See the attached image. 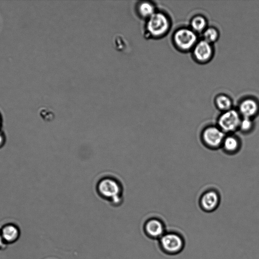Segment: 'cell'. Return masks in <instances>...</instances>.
<instances>
[{"mask_svg": "<svg viewBox=\"0 0 259 259\" xmlns=\"http://www.w3.org/2000/svg\"><path fill=\"white\" fill-rule=\"evenodd\" d=\"M95 190L100 198L113 206H118L122 202V183L113 175L105 174L101 176L96 183Z\"/></svg>", "mask_w": 259, "mask_h": 259, "instance_id": "1", "label": "cell"}, {"mask_svg": "<svg viewBox=\"0 0 259 259\" xmlns=\"http://www.w3.org/2000/svg\"><path fill=\"white\" fill-rule=\"evenodd\" d=\"M171 22L167 14L157 10L146 20L144 34L147 38L158 39L164 36L169 31Z\"/></svg>", "mask_w": 259, "mask_h": 259, "instance_id": "2", "label": "cell"}, {"mask_svg": "<svg viewBox=\"0 0 259 259\" xmlns=\"http://www.w3.org/2000/svg\"><path fill=\"white\" fill-rule=\"evenodd\" d=\"M198 41L197 34L190 28H180L175 31L172 36L174 46L181 52L192 51Z\"/></svg>", "mask_w": 259, "mask_h": 259, "instance_id": "3", "label": "cell"}, {"mask_svg": "<svg viewBox=\"0 0 259 259\" xmlns=\"http://www.w3.org/2000/svg\"><path fill=\"white\" fill-rule=\"evenodd\" d=\"M226 134L216 125H208L202 130L200 138L202 144L210 150L221 148Z\"/></svg>", "mask_w": 259, "mask_h": 259, "instance_id": "4", "label": "cell"}, {"mask_svg": "<svg viewBox=\"0 0 259 259\" xmlns=\"http://www.w3.org/2000/svg\"><path fill=\"white\" fill-rule=\"evenodd\" d=\"M242 117L237 109H231L221 112L216 125L226 134H235L238 131Z\"/></svg>", "mask_w": 259, "mask_h": 259, "instance_id": "5", "label": "cell"}, {"mask_svg": "<svg viewBox=\"0 0 259 259\" xmlns=\"http://www.w3.org/2000/svg\"><path fill=\"white\" fill-rule=\"evenodd\" d=\"M159 243L164 252L172 255L180 253L185 246L182 236L174 231L165 233L159 238Z\"/></svg>", "mask_w": 259, "mask_h": 259, "instance_id": "6", "label": "cell"}, {"mask_svg": "<svg viewBox=\"0 0 259 259\" xmlns=\"http://www.w3.org/2000/svg\"><path fill=\"white\" fill-rule=\"evenodd\" d=\"M221 196L219 192L214 189H208L203 192L199 199L201 209L206 212H211L219 207Z\"/></svg>", "mask_w": 259, "mask_h": 259, "instance_id": "7", "label": "cell"}, {"mask_svg": "<svg viewBox=\"0 0 259 259\" xmlns=\"http://www.w3.org/2000/svg\"><path fill=\"white\" fill-rule=\"evenodd\" d=\"M192 51L194 60L201 64L206 63L210 61L214 54L212 45L202 39L197 41Z\"/></svg>", "mask_w": 259, "mask_h": 259, "instance_id": "8", "label": "cell"}, {"mask_svg": "<svg viewBox=\"0 0 259 259\" xmlns=\"http://www.w3.org/2000/svg\"><path fill=\"white\" fill-rule=\"evenodd\" d=\"M237 110L242 117L254 119L259 114V103L253 98H244L240 102Z\"/></svg>", "mask_w": 259, "mask_h": 259, "instance_id": "9", "label": "cell"}, {"mask_svg": "<svg viewBox=\"0 0 259 259\" xmlns=\"http://www.w3.org/2000/svg\"><path fill=\"white\" fill-rule=\"evenodd\" d=\"M242 142L240 138L235 134L226 135L222 143L221 149L226 154L234 155L241 149Z\"/></svg>", "mask_w": 259, "mask_h": 259, "instance_id": "10", "label": "cell"}, {"mask_svg": "<svg viewBox=\"0 0 259 259\" xmlns=\"http://www.w3.org/2000/svg\"><path fill=\"white\" fill-rule=\"evenodd\" d=\"M147 234L153 238H160L165 233V226L161 220L157 218L148 220L145 225Z\"/></svg>", "mask_w": 259, "mask_h": 259, "instance_id": "11", "label": "cell"}, {"mask_svg": "<svg viewBox=\"0 0 259 259\" xmlns=\"http://www.w3.org/2000/svg\"><path fill=\"white\" fill-rule=\"evenodd\" d=\"M135 8L137 16L145 20L157 10L155 5L148 1L138 2L135 5Z\"/></svg>", "mask_w": 259, "mask_h": 259, "instance_id": "12", "label": "cell"}, {"mask_svg": "<svg viewBox=\"0 0 259 259\" xmlns=\"http://www.w3.org/2000/svg\"><path fill=\"white\" fill-rule=\"evenodd\" d=\"M214 105L216 108L221 112L232 109L233 102L228 95L221 94L218 95L214 98Z\"/></svg>", "mask_w": 259, "mask_h": 259, "instance_id": "13", "label": "cell"}, {"mask_svg": "<svg viewBox=\"0 0 259 259\" xmlns=\"http://www.w3.org/2000/svg\"><path fill=\"white\" fill-rule=\"evenodd\" d=\"M190 26V28L197 34L202 33L207 27V21L203 15H197L191 19Z\"/></svg>", "mask_w": 259, "mask_h": 259, "instance_id": "14", "label": "cell"}, {"mask_svg": "<svg viewBox=\"0 0 259 259\" xmlns=\"http://www.w3.org/2000/svg\"><path fill=\"white\" fill-rule=\"evenodd\" d=\"M202 35V39L212 45L218 40L220 36L218 30L212 26L207 27Z\"/></svg>", "mask_w": 259, "mask_h": 259, "instance_id": "15", "label": "cell"}, {"mask_svg": "<svg viewBox=\"0 0 259 259\" xmlns=\"http://www.w3.org/2000/svg\"><path fill=\"white\" fill-rule=\"evenodd\" d=\"M255 128L254 119L246 117H242L238 131L244 135L251 133Z\"/></svg>", "mask_w": 259, "mask_h": 259, "instance_id": "16", "label": "cell"}, {"mask_svg": "<svg viewBox=\"0 0 259 259\" xmlns=\"http://www.w3.org/2000/svg\"><path fill=\"white\" fill-rule=\"evenodd\" d=\"M18 235V230L13 226H7L2 231V236L7 241H12Z\"/></svg>", "mask_w": 259, "mask_h": 259, "instance_id": "17", "label": "cell"}, {"mask_svg": "<svg viewBox=\"0 0 259 259\" xmlns=\"http://www.w3.org/2000/svg\"><path fill=\"white\" fill-rule=\"evenodd\" d=\"M5 137L4 133L0 131V148H1L5 144Z\"/></svg>", "mask_w": 259, "mask_h": 259, "instance_id": "18", "label": "cell"}, {"mask_svg": "<svg viewBox=\"0 0 259 259\" xmlns=\"http://www.w3.org/2000/svg\"><path fill=\"white\" fill-rule=\"evenodd\" d=\"M2 243V237L0 235V245H1Z\"/></svg>", "mask_w": 259, "mask_h": 259, "instance_id": "19", "label": "cell"}, {"mask_svg": "<svg viewBox=\"0 0 259 259\" xmlns=\"http://www.w3.org/2000/svg\"><path fill=\"white\" fill-rule=\"evenodd\" d=\"M1 123H2V119H1V117L0 115V128H1Z\"/></svg>", "mask_w": 259, "mask_h": 259, "instance_id": "20", "label": "cell"}]
</instances>
